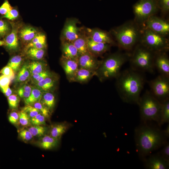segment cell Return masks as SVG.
I'll return each instance as SVG.
<instances>
[{"mask_svg": "<svg viewBox=\"0 0 169 169\" xmlns=\"http://www.w3.org/2000/svg\"><path fill=\"white\" fill-rule=\"evenodd\" d=\"M43 92L41 90L36 87H32V90L29 96L24 99L26 105H32L34 103L40 102Z\"/></svg>", "mask_w": 169, "mask_h": 169, "instance_id": "obj_27", "label": "cell"}, {"mask_svg": "<svg viewBox=\"0 0 169 169\" xmlns=\"http://www.w3.org/2000/svg\"><path fill=\"white\" fill-rule=\"evenodd\" d=\"M8 100L9 106L11 108L15 109L18 108L20 100L17 95H11L8 97Z\"/></svg>", "mask_w": 169, "mask_h": 169, "instance_id": "obj_44", "label": "cell"}, {"mask_svg": "<svg viewBox=\"0 0 169 169\" xmlns=\"http://www.w3.org/2000/svg\"><path fill=\"white\" fill-rule=\"evenodd\" d=\"M30 74L40 73L45 71V64L43 63L38 61H33L27 65Z\"/></svg>", "mask_w": 169, "mask_h": 169, "instance_id": "obj_31", "label": "cell"}, {"mask_svg": "<svg viewBox=\"0 0 169 169\" xmlns=\"http://www.w3.org/2000/svg\"><path fill=\"white\" fill-rule=\"evenodd\" d=\"M140 43L155 53L166 52L169 49V40L163 36L145 28L142 29Z\"/></svg>", "mask_w": 169, "mask_h": 169, "instance_id": "obj_7", "label": "cell"}, {"mask_svg": "<svg viewBox=\"0 0 169 169\" xmlns=\"http://www.w3.org/2000/svg\"><path fill=\"white\" fill-rule=\"evenodd\" d=\"M46 46V37L42 33H37L27 46L28 49L33 47L38 49H44Z\"/></svg>", "mask_w": 169, "mask_h": 169, "instance_id": "obj_24", "label": "cell"}, {"mask_svg": "<svg viewBox=\"0 0 169 169\" xmlns=\"http://www.w3.org/2000/svg\"><path fill=\"white\" fill-rule=\"evenodd\" d=\"M55 97L54 95L49 91H44L43 94L40 102L47 108L51 112L55 104Z\"/></svg>", "mask_w": 169, "mask_h": 169, "instance_id": "obj_25", "label": "cell"}, {"mask_svg": "<svg viewBox=\"0 0 169 169\" xmlns=\"http://www.w3.org/2000/svg\"><path fill=\"white\" fill-rule=\"evenodd\" d=\"M10 29L8 23L6 21L0 19V37L7 35L10 32Z\"/></svg>", "mask_w": 169, "mask_h": 169, "instance_id": "obj_41", "label": "cell"}, {"mask_svg": "<svg viewBox=\"0 0 169 169\" xmlns=\"http://www.w3.org/2000/svg\"><path fill=\"white\" fill-rule=\"evenodd\" d=\"M18 16V11L15 9H12L5 15L3 18H6L10 20H13L16 18Z\"/></svg>", "mask_w": 169, "mask_h": 169, "instance_id": "obj_49", "label": "cell"}, {"mask_svg": "<svg viewBox=\"0 0 169 169\" xmlns=\"http://www.w3.org/2000/svg\"><path fill=\"white\" fill-rule=\"evenodd\" d=\"M27 54L31 58L38 60L43 58L44 55L45 51L44 49H38L30 47L28 49Z\"/></svg>", "mask_w": 169, "mask_h": 169, "instance_id": "obj_32", "label": "cell"}, {"mask_svg": "<svg viewBox=\"0 0 169 169\" xmlns=\"http://www.w3.org/2000/svg\"><path fill=\"white\" fill-rule=\"evenodd\" d=\"M162 132L164 136L166 138L169 137V123L166 126V129L162 131Z\"/></svg>", "mask_w": 169, "mask_h": 169, "instance_id": "obj_51", "label": "cell"}, {"mask_svg": "<svg viewBox=\"0 0 169 169\" xmlns=\"http://www.w3.org/2000/svg\"><path fill=\"white\" fill-rule=\"evenodd\" d=\"M18 28L12 26L11 32L5 38L4 44L6 48L9 50H16L18 46Z\"/></svg>", "mask_w": 169, "mask_h": 169, "instance_id": "obj_18", "label": "cell"}, {"mask_svg": "<svg viewBox=\"0 0 169 169\" xmlns=\"http://www.w3.org/2000/svg\"><path fill=\"white\" fill-rule=\"evenodd\" d=\"M143 160L145 167L148 169H167L169 162L164 160L158 153L149 155Z\"/></svg>", "mask_w": 169, "mask_h": 169, "instance_id": "obj_12", "label": "cell"}, {"mask_svg": "<svg viewBox=\"0 0 169 169\" xmlns=\"http://www.w3.org/2000/svg\"><path fill=\"white\" fill-rule=\"evenodd\" d=\"M154 66L160 75L169 78V59L166 52L155 53Z\"/></svg>", "mask_w": 169, "mask_h": 169, "instance_id": "obj_11", "label": "cell"}, {"mask_svg": "<svg viewBox=\"0 0 169 169\" xmlns=\"http://www.w3.org/2000/svg\"><path fill=\"white\" fill-rule=\"evenodd\" d=\"M155 53L140 43L135 46L130 57L131 69L137 71L154 72Z\"/></svg>", "mask_w": 169, "mask_h": 169, "instance_id": "obj_6", "label": "cell"}, {"mask_svg": "<svg viewBox=\"0 0 169 169\" xmlns=\"http://www.w3.org/2000/svg\"><path fill=\"white\" fill-rule=\"evenodd\" d=\"M131 68L120 72L117 79L116 86L123 101L138 104L145 82L143 76Z\"/></svg>", "mask_w": 169, "mask_h": 169, "instance_id": "obj_2", "label": "cell"}, {"mask_svg": "<svg viewBox=\"0 0 169 169\" xmlns=\"http://www.w3.org/2000/svg\"><path fill=\"white\" fill-rule=\"evenodd\" d=\"M19 123L22 126H27L30 124V118L28 115L21 110L19 113Z\"/></svg>", "mask_w": 169, "mask_h": 169, "instance_id": "obj_40", "label": "cell"}, {"mask_svg": "<svg viewBox=\"0 0 169 169\" xmlns=\"http://www.w3.org/2000/svg\"><path fill=\"white\" fill-rule=\"evenodd\" d=\"M87 38L88 37L84 34L80 33L78 37L72 42L77 49L79 55L89 52Z\"/></svg>", "mask_w": 169, "mask_h": 169, "instance_id": "obj_23", "label": "cell"}, {"mask_svg": "<svg viewBox=\"0 0 169 169\" xmlns=\"http://www.w3.org/2000/svg\"><path fill=\"white\" fill-rule=\"evenodd\" d=\"M0 73L10 77L12 80L14 78V71L9 66L7 65L3 68L0 71Z\"/></svg>", "mask_w": 169, "mask_h": 169, "instance_id": "obj_47", "label": "cell"}, {"mask_svg": "<svg viewBox=\"0 0 169 169\" xmlns=\"http://www.w3.org/2000/svg\"><path fill=\"white\" fill-rule=\"evenodd\" d=\"M142 29L135 21H129L112 30L119 46L123 49L130 51L140 41Z\"/></svg>", "mask_w": 169, "mask_h": 169, "instance_id": "obj_3", "label": "cell"}, {"mask_svg": "<svg viewBox=\"0 0 169 169\" xmlns=\"http://www.w3.org/2000/svg\"><path fill=\"white\" fill-rule=\"evenodd\" d=\"M151 93L161 103L169 98V78L160 75L149 82Z\"/></svg>", "mask_w": 169, "mask_h": 169, "instance_id": "obj_9", "label": "cell"}, {"mask_svg": "<svg viewBox=\"0 0 169 169\" xmlns=\"http://www.w3.org/2000/svg\"><path fill=\"white\" fill-rule=\"evenodd\" d=\"M159 9L163 13H167L169 11V0H158Z\"/></svg>", "mask_w": 169, "mask_h": 169, "instance_id": "obj_46", "label": "cell"}, {"mask_svg": "<svg viewBox=\"0 0 169 169\" xmlns=\"http://www.w3.org/2000/svg\"><path fill=\"white\" fill-rule=\"evenodd\" d=\"M12 8L8 0H5L0 7V14L5 15Z\"/></svg>", "mask_w": 169, "mask_h": 169, "instance_id": "obj_50", "label": "cell"}, {"mask_svg": "<svg viewBox=\"0 0 169 169\" xmlns=\"http://www.w3.org/2000/svg\"><path fill=\"white\" fill-rule=\"evenodd\" d=\"M138 105L142 123L153 121L159 125L161 104L150 92L146 91L140 96Z\"/></svg>", "mask_w": 169, "mask_h": 169, "instance_id": "obj_5", "label": "cell"}, {"mask_svg": "<svg viewBox=\"0 0 169 169\" xmlns=\"http://www.w3.org/2000/svg\"><path fill=\"white\" fill-rule=\"evenodd\" d=\"M59 139L52 137L49 134L42 136L38 141L37 145L45 150L51 149L57 146L59 143Z\"/></svg>", "mask_w": 169, "mask_h": 169, "instance_id": "obj_19", "label": "cell"}, {"mask_svg": "<svg viewBox=\"0 0 169 169\" xmlns=\"http://www.w3.org/2000/svg\"><path fill=\"white\" fill-rule=\"evenodd\" d=\"M62 50L63 56L78 60L79 55L77 49L72 42H65L63 45Z\"/></svg>", "mask_w": 169, "mask_h": 169, "instance_id": "obj_21", "label": "cell"}, {"mask_svg": "<svg viewBox=\"0 0 169 169\" xmlns=\"http://www.w3.org/2000/svg\"><path fill=\"white\" fill-rule=\"evenodd\" d=\"M95 74H96L95 71L79 68L72 81L81 83L86 82Z\"/></svg>", "mask_w": 169, "mask_h": 169, "instance_id": "obj_22", "label": "cell"}, {"mask_svg": "<svg viewBox=\"0 0 169 169\" xmlns=\"http://www.w3.org/2000/svg\"><path fill=\"white\" fill-rule=\"evenodd\" d=\"M156 33L166 37L169 33V23L165 19L155 16L150 17L142 25Z\"/></svg>", "mask_w": 169, "mask_h": 169, "instance_id": "obj_10", "label": "cell"}, {"mask_svg": "<svg viewBox=\"0 0 169 169\" xmlns=\"http://www.w3.org/2000/svg\"><path fill=\"white\" fill-rule=\"evenodd\" d=\"M130 56L129 54L120 51L111 54L101 61L96 71V74L102 80L116 78L121 72L122 66L129 59Z\"/></svg>", "mask_w": 169, "mask_h": 169, "instance_id": "obj_4", "label": "cell"}, {"mask_svg": "<svg viewBox=\"0 0 169 169\" xmlns=\"http://www.w3.org/2000/svg\"><path fill=\"white\" fill-rule=\"evenodd\" d=\"M89 37L93 41L110 44H114V42L110 34L106 31L94 28L89 30Z\"/></svg>", "mask_w": 169, "mask_h": 169, "instance_id": "obj_16", "label": "cell"}, {"mask_svg": "<svg viewBox=\"0 0 169 169\" xmlns=\"http://www.w3.org/2000/svg\"><path fill=\"white\" fill-rule=\"evenodd\" d=\"M9 122L14 125H18L19 123V113L13 111L11 112L8 117Z\"/></svg>", "mask_w": 169, "mask_h": 169, "instance_id": "obj_48", "label": "cell"}, {"mask_svg": "<svg viewBox=\"0 0 169 169\" xmlns=\"http://www.w3.org/2000/svg\"><path fill=\"white\" fill-rule=\"evenodd\" d=\"M166 139L162 131L146 123H142L135 130L136 151L143 161L152 152L162 146Z\"/></svg>", "mask_w": 169, "mask_h": 169, "instance_id": "obj_1", "label": "cell"}, {"mask_svg": "<svg viewBox=\"0 0 169 169\" xmlns=\"http://www.w3.org/2000/svg\"><path fill=\"white\" fill-rule=\"evenodd\" d=\"M46 119L44 115L40 113L30 119V123L33 125H45Z\"/></svg>", "mask_w": 169, "mask_h": 169, "instance_id": "obj_36", "label": "cell"}, {"mask_svg": "<svg viewBox=\"0 0 169 169\" xmlns=\"http://www.w3.org/2000/svg\"><path fill=\"white\" fill-rule=\"evenodd\" d=\"M161 104L160 126L169 123V98L161 102Z\"/></svg>", "mask_w": 169, "mask_h": 169, "instance_id": "obj_26", "label": "cell"}, {"mask_svg": "<svg viewBox=\"0 0 169 169\" xmlns=\"http://www.w3.org/2000/svg\"><path fill=\"white\" fill-rule=\"evenodd\" d=\"M55 80L51 76L48 77L42 81L35 84L36 87L44 91H49L54 87Z\"/></svg>", "mask_w": 169, "mask_h": 169, "instance_id": "obj_29", "label": "cell"}, {"mask_svg": "<svg viewBox=\"0 0 169 169\" xmlns=\"http://www.w3.org/2000/svg\"><path fill=\"white\" fill-rule=\"evenodd\" d=\"M12 80L10 77L5 75L0 76V88L3 92L9 86Z\"/></svg>", "mask_w": 169, "mask_h": 169, "instance_id": "obj_43", "label": "cell"}, {"mask_svg": "<svg viewBox=\"0 0 169 169\" xmlns=\"http://www.w3.org/2000/svg\"><path fill=\"white\" fill-rule=\"evenodd\" d=\"M22 60L20 56L16 55L10 59L7 65L10 67L14 72H16L20 68Z\"/></svg>", "mask_w": 169, "mask_h": 169, "instance_id": "obj_34", "label": "cell"}, {"mask_svg": "<svg viewBox=\"0 0 169 169\" xmlns=\"http://www.w3.org/2000/svg\"><path fill=\"white\" fill-rule=\"evenodd\" d=\"M21 110L26 113L30 119L40 113L39 110L31 105H26Z\"/></svg>", "mask_w": 169, "mask_h": 169, "instance_id": "obj_38", "label": "cell"}, {"mask_svg": "<svg viewBox=\"0 0 169 169\" xmlns=\"http://www.w3.org/2000/svg\"><path fill=\"white\" fill-rule=\"evenodd\" d=\"M69 128V125L67 123L56 124L51 126L49 129L48 134L54 137L60 139Z\"/></svg>", "mask_w": 169, "mask_h": 169, "instance_id": "obj_20", "label": "cell"}, {"mask_svg": "<svg viewBox=\"0 0 169 169\" xmlns=\"http://www.w3.org/2000/svg\"><path fill=\"white\" fill-rule=\"evenodd\" d=\"M77 21L74 19L66 21L63 30V34L66 41L72 42L78 37L80 29L77 26Z\"/></svg>", "mask_w": 169, "mask_h": 169, "instance_id": "obj_13", "label": "cell"}, {"mask_svg": "<svg viewBox=\"0 0 169 169\" xmlns=\"http://www.w3.org/2000/svg\"><path fill=\"white\" fill-rule=\"evenodd\" d=\"M18 136L22 140L26 142L32 140L33 137L28 129L20 130L18 132Z\"/></svg>", "mask_w": 169, "mask_h": 169, "instance_id": "obj_42", "label": "cell"}, {"mask_svg": "<svg viewBox=\"0 0 169 169\" xmlns=\"http://www.w3.org/2000/svg\"><path fill=\"white\" fill-rule=\"evenodd\" d=\"M159 9L158 0H139L133 6L134 21L139 25H143Z\"/></svg>", "mask_w": 169, "mask_h": 169, "instance_id": "obj_8", "label": "cell"}, {"mask_svg": "<svg viewBox=\"0 0 169 169\" xmlns=\"http://www.w3.org/2000/svg\"><path fill=\"white\" fill-rule=\"evenodd\" d=\"M163 148L158 152L166 161L169 162V143L166 141L162 146Z\"/></svg>", "mask_w": 169, "mask_h": 169, "instance_id": "obj_45", "label": "cell"}, {"mask_svg": "<svg viewBox=\"0 0 169 169\" xmlns=\"http://www.w3.org/2000/svg\"><path fill=\"white\" fill-rule=\"evenodd\" d=\"M30 73L28 68L27 65H23L20 70L16 77L18 82H23L29 78Z\"/></svg>", "mask_w": 169, "mask_h": 169, "instance_id": "obj_33", "label": "cell"}, {"mask_svg": "<svg viewBox=\"0 0 169 169\" xmlns=\"http://www.w3.org/2000/svg\"><path fill=\"white\" fill-rule=\"evenodd\" d=\"M31 75L32 79L35 84L42 81L46 77L51 76L49 72L45 70L40 73Z\"/></svg>", "mask_w": 169, "mask_h": 169, "instance_id": "obj_39", "label": "cell"}, {"mask_svg": "<svg viewBox=\"0 0 169 169\" xmlns=\"http://www.w3.org/2000/svg\"><path fill=\"white\" fill-rule=\"evenodd\" d=\"M32 90V87L28 84H25L20 88L17 91L19 96L25 99L30 95Z\"/></svg>", "mask_w": 169, "mask_h": 169, "instance_id": "obj_35", "label": "cell"}, {"mask_svg": "<svg viewBox=\"0 0 169 169\" xmlns=\"http://www.w3.org/2000/svg\"><path fill=\"white\" fill-rule=\"evenodd\" d=\"M62 64L67 78L72 81L77 70L79 68L78 60L63 56Z\"/></svg>", "mask_w": 169, "mask_h": 169, "instance_id": "obj_15", "label": "cell"}, {"mask_svg": "<svg viewBox=\"0 0 169 169\" xmlns=\"http://www.w3.org/2000/svg\"><path fill=\"white\" fill-rule=\"evenodd\" d=\"M87 44L89 52L94 56L101 55L108 51L110 45L95 42L89 37H88Z\"/></svg>", "mask_w": 169, "mask_h": 169, "instance_id": "obj_17", "label": "cell"}, {"mask_svg": "<svg viewBox=\"0 0 169 169\" xmlns=\"http://www.w3.org/2000/svg\"><path fill=\"white\" fill-rule=\"evenodd\" d=\"M28 129L33 136L42 137L48 132V128L44 125H33Z\"/></svg>", "mask_w": 169, "mask_h": 169, "instance_id": "obj_30", "label": "cell"}, {"mask_svg": "<svg viewBox=\"0 0 169 169\" xmlns=\"http://www.w3.org/2000/svg\"><path fill=\"white\" fill-rule=\"evenodd\" d=\"M31 105L39 110L40 113L44 115L46 118H49L51 112L47 108L40 102H36Z\"/></svg>", "mask_w": 169, "mask_h": 169, "instance_id": "obj_37", "label": "cell"}, {"mask_svg": "<svg viewBox=\"0 0 169 169\" xmlns=\"http://www.w3.org/2000/svg\"><path fill=\"white\" fill-rule=\"evenodd\" d=\"M4 41H2L0 40V46L4 45Z\"/></svg>", "mask_w": 169, "mask_h": 169, "instance_id": "obj_53", "label": "cell"}, {"mask_svg": "<svg viewBox=\"0 0 169 169\" xmlns=\"http://www.w3.org/2000/svg\"><path fill=\"white\" fill-rule=\"evenodd\" d=\"M3 92L6 96L8 97L12 95V91L9 86Z\"/></svg>", "mask_w": 169, "mask_h": 169, "instance_id": "obj_52", "label": "cell"}, {"mask_svg": "<svg viewBox=\"0 0 169 169\" xmlns=\"http://www.w3.org/2000/svg\"><path fill=\"white\" fill-rule=\"evenodd\" d=\"M37 33V30L33 28L27 26L24 27L21 30L20 35L23 41L30 42Z\"/></svg>", "mask_w": 169, "mask_h": 169, "instance_id": "obj_28", "label": "cell"}, {"mask_svg": "<svg viewBox=\"0 0 169 169\" xmlns=\"http://www.w3.org/2000/svg\"><path fill=\"white\" fill-rule=\"evenodd\" d=\"M100 62L89 52L79 55L78 59L79 68L94 71L98 69Z\"/></svg>", "mask_w": 169, "mask_h": 169, "instance_id": "obj_14", "label": "cell"}]
</instances>
